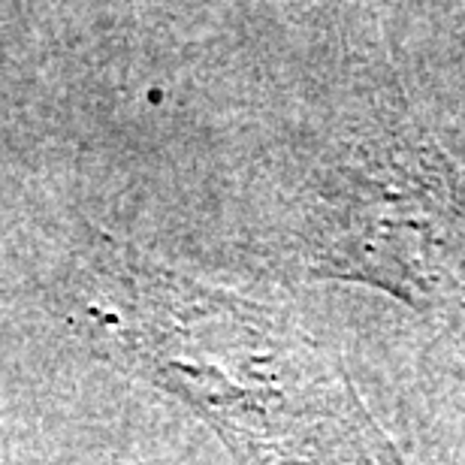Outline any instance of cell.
I'll return each instance as SVG.
<instances>
[{"label":"cell","mask_w":465,"mask_h":465,"mask_svg":"<svg viewBox=\"0 0 465 465\" xmlns=\"http://www.w3.org/2000/svg\"><path fill=\"white\" fill-rule=\"evenodd\" d=\"M49 302L94 357L184 405L239 465H417L287 312L94 224L61 248Z\"/></svg>","instance_id":"obj_1"},{"label":"cell","mask_w":465,"mask_h":465,"mask_svg":"<svg viewBox=\"0 0 465 465\" xmlns=\"http://www.w3.org/2000/svg\"><path fill=\"white\" fill-rule=\"evenodd\" d=\"M302 260L417 309H465V182L405 115L362 124L323 170L305 212Z\"/></svg>","instance_id":"obj_2"}]
</instances>
